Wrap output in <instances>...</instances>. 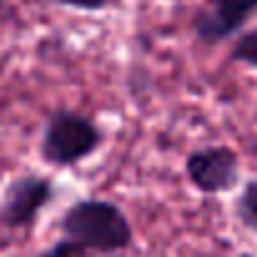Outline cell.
Instances as JSON below:
<instances>
[{
	"instance_id": "6da1fadb",
	"label": "cell",
	"mask_w": 257,
	"mask_h": 257,
	"mask_svg": "<svg viewBox=\"0 0 257 257\" xmlns=\"http://www.w3.org/2000/svg\"><path fill=\"white\" fill-rule=\"evenodd\" d=\"M58 227L63 237H71L86 249H96L101 254L123 252L134 244V229L126 212L108 199L86 197L73 202L61 214Z\"/></svg>"
},
{
	"instance_id": "7a4b0ae2",
	"label": "cell",
	"mask_w": 257,
	"mask_h": 257,
	"mask_svg": "<svg viewBox=\"0 0 257 257\" xmlns=\"http://www.w3.org/2000/svg\"><path fill=\"white\" fill-rule=\"evenodd\" d=\"M103 144V132L83 113L58 108L48 116L41 137V159L51 167L68 169L96 154Z\"/></svg>"
},
{
	"instance_id": "3957f363",
	"label": "cell",
	"mask_w": 257,
	"mask_h": 257,
	"mask_svg": "<svg viewBox=\"0 0 257 257\" xmlns=\"http://www.w3.org/2000/svg\"><path fill=\"white\" fill-rule=\"evenodd\" d=\"M187 179L202 194H224L239 184V154L224 144L199 147L187 154L184 162Z\"/></svg>"
},
{
	"instance_id": "277c9868",
	"label": "cell",
	"mask_w": 257,
	"mask_h": 257,
	"mask_svg": "<svg viewBox=\"0 0 257 257\" xmlns=\"http://www.w3.org/2000/svg\"><path fill=\"white\" fill-rule=\"evenodd\" d=\"M56 184L43 174L16 177L0 202V224L6 229H28L36 224L38 214L53 202Z\"/></svg>"
},
{
	"instance_id": "5b68a950",
	"label": "cell",
	"mask_w": 257,
	"mask_h": 257,
	"mask_svg": "<svg viewBox=\"0 0 257 257\" xmlns=\"http://www.w3.org/2000/svg\"><path fill=\"white\" fill-rule=\"evenodd\" d=\"M254 13L257 0H207V8L192 18V31L197 41L214 46L239 33Z\"/></svg>"
},
{
	"instance_id": "8992f818",
	"label": "cell",
	"mask_w": 257,
	"mask_h": 257,
	"mask_svg": "<svg viewBox=\"0 0 257 257\" xmlns=\"http://www.w3.org/2000/svg\"><path fill=\"white\" fill-rule=\"evenodd\" d=\"M237 219H239L247 229L257 232V177L249 179V182L242 187V192H239V199H237Z\"/></svg>"
},
{
	"instance_id": "52a82bcc",
	"label": "cell",
	"mask_w": 257,
	"mask_h": 257,
	"mask_svg": "<svg viewBox=\"0 0 257 257\" xmlns=\"http://www.w3.org/2000/svg\"><path fill=\"white\" fill-rule=\"evenodd\" d=\"M229 58L234 63H242V66H249V68L257 71V28L254 31H242L234 38Z\"/></svg>"
},
{
	"instance_id": "ba28073f",
	"label": "cell",
	"mask_w": 257,
	"mask_h": 257,
	"mask_svg": "<svg viewBox=\"0 0 257 257\" xmlns=\"http://www.w3.org/2000/svg\"><path fill=\"white\" fill-rule=\"evenodd\" d=\"M38 257H88V249L81 242H76L71 237H63V239L53 242L51 247H46Z\"/></svg>"
},
{
	"instance_id": "9c48e42d",
	"label": "cell",
	"mask_w": 257,
	"mask_h": 257,
	"mask_svg": "<svg viewBox=\"0 0 257 257\" xmlns=\"http://www.w3.org/2000/svg\"><path fill=\"white\" fill-rule=\"evenodd\" d=\"M58 6H66V8H73V11H88V13H93V11H103V8H108L113 0H56Z\"/></svg>"
},
{
	"instance_id": "30bf717a",
	"label": "cell",
	"mask_w": 257,
	"mask_h": 257,
	"mask_svg": "<svg viewBox=\"0 0 257 257\" xmlns=\"http://www.w3.org/2000/svg\"><path fill=\"white\" fill-rule=\"evenodd\" d=\"M103 257H126V254H123V252H106Z\"/></svg>"
},
{
	"instance_id": "8fae6325",
	"label": "cell",
	"mask_w": 257,
	"mask_h": 257,
	"mask_svg": "<svg viewBox=\"0 0 257 257\" xmlns=\"http://www.w3.org/2000/svg\"><path fill=\"white\" fill-rule=\"evenodd\" d=\"M3 13H6V0H0V18H3Z\"/></svg>"
},
{
	"instance_id": "7c38bea8",
	"label": "cell",
	"mask_w": 257,
	"mask_h": 257,
	"mask_svg": "<svg viewBox=\"0 0 257 257\" xmlns=\"http://www.w3.org/2000/svg\"><path fill=\"white\" fill-rule=\"evenodd\" d=\"M169 3H179V0H169Z\"/></svg>"
}]
</instances>
